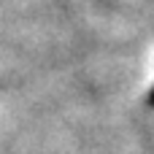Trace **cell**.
I'll list each match as a JSON object with an SVG mask.
<instances>
[{
	"label": "cell",
	"mask_w": 154,
	"mask_h": 154,
	"mask_svg": "<svg viewBox=\"0 0 154 154\" xmlns=\"http://www.w3.org/2000/svg\"><path fill=\"white\" fill-rule=\"evenodd\" d=\"M152 103H154V92H152Z\"/></svg>",
	"instance_id": "obj_1"
}]
</instances>
